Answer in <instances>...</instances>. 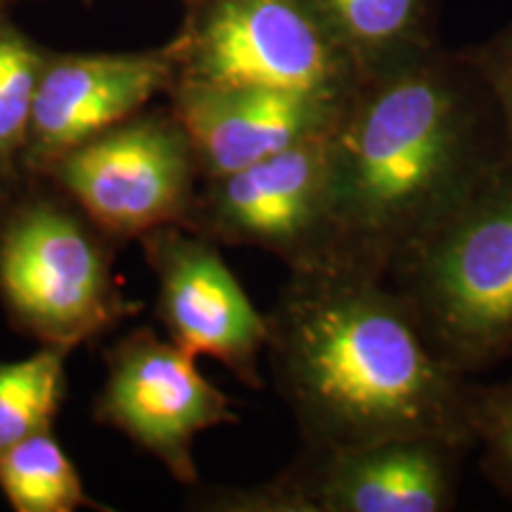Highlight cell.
I'll use <instances>...</instances> for the list:
<instances>
[{"label": "cell", "mask_w": 512, "mask_h": 512, "mask_svg": "<svg viewBox=\"0 0 512 512\" xmlns=\"http://www.w3.org/2000/svg\"><path fill=\"white\" fill-rule=\"evenodd\" d=\"M361 79L439 48V0H304Z\"/></svg>", "instance_id": "4fadbf2b"}, {"label": "cell", "mask_w": 512, "mask_h": 512, "mask_svg": "<svg viewBox=\"0 0 512 512\" xmlns=\"http://www.w3.org/2000/svg\"><path fill=\"white\" fill-rule=\"evenodd\" d=\"M328 136L204 178L185 226L223 245L268 249L292 271L323 264L330 240Z\"/></svg>", "instance_id": "ba28073f"}, {"label": "cell", "mask_w": 512, "mask_h": 512, "mask_svg": "<svg viewBox=\"0 0 512 512\" xmlns=\"http://www.w3.org/2000/svg\"><path fill=\"white\" fill-rule=\"evenodd\" d=\"M463 55L484 81L486 91L491 93L512 164V24L482 46L463 50Z\"/></svg>", "instance_id": "ac0fdd59"}, {"label": "cell", "mask_w": 512, "mask_h": 512, "mask_svg": "<svg viewBox=\"0 0 512 512\" xmlns=\"http://www.w3.org/2000/svg\"><path fill=\"white\" fill-rule=\"evenodd\" d=\"M174 43L145 53H48L38 79L24 166L46 171L57 157L143 112L176 83Z\"/></svg>", "instance_id": "8fae6325"}, {"label": "cell", "mask_w": 512, "mask_h": 512, "mask_svg": "<svg viewBox=\"0 0 512 512\" xmlns=\"http://www.w3.org/2000/svg\"><path fill=\"white\" fill-rule=\"evenodd\" d=\"M470 422L489 475L512 494V380L472 387Z\"/></svg>", "instance_id": "e0dca14e"}, {"label": "cell", "mask_w": 512, "mask_h": 512, "mask_svg": "<svg viewBox=\"0 0 512 512\" xmlns=\"http://www.w3.org/2000/svg\"><path fill=\"white\" fill-rule=\"evenodd\" d=\"M48 53L29 41L8 17L0 19V195L24 164L38 79Z\"/></svg>", "instance_id": "2e32d148"}, {"label": "cell", "mask_w": 512, "mask_h": 512, "mask_svg": "<svg viewBox=\"0 0 512 512\" xmlns=\"http://www.w3.org/2000/svg\"><path fill=\"white\" fill-rule=\"evenodd\" d=\"M67 349L43 347L22 361L0 363V453L53 430L64 396Z\"/></svg>", "instance_id": "9a60e30c"}, {"label": "cell", "mask_w": 512, "mask_h": 512, "mask_svg": "<svg viewBox=\"0 0 512 512\" xmlns=\"http://www.w3.org/2000/svg\"><path fill=\"white\" fill-rule=\"evenodd\" d=\"M0 491L17 512H76L100 508L83 489L53 430L38 432L0 453Z\"/></svg>", "instance_id": "5bb4252c"}, {"label": "cell", "mask_w": 512, "mask_h": 512, "mask_svg": "<svg viewBox=\"0 0 512 512\" xmlns=\"http://www.w3.org/2000/svg\"><path fill=\"white\" fill-rule=\"evenodd\" d=\"M387 283L458 373L512 354V164L427 233Z\"/></svg>", "instance_id": "3957f363"}, {"label": "cell", "mask_w": 512, "mask_h": 512, "mask_svg": "<svg viewBox=\"0 0 512 512\" xmlns=\"http://www.w3.org/2000/svg\"><path fill=\"white\" fill-rule=\"evenodd\" d=\"M266 349L311 448L406 437L475 446L472 384L387 280L335 264L294 268L268 316Z\"/></svg>", "instance_id": "7a4b0ae2"}, {"label": "cell", "mask_w": 512, "mask_h": 512, "mask_svg": "<svg viewBox=\"0 0 512 512\" xmlns=\"http://www.w3.org/2000/svg\"><path fill=\"white\" fill-rule=\"evenodd\" d=\"M95 418L152 453L181 484L197 482V434L238 422L233 401L200 373L195 356L152 330H136L107 356Z\"/></svg>", "instance_id": "9c48e42d"}, {"label": "cell", "mask_w": 512, "mask_h": 512, "mask_svg": "<svg viewBox=\"0 0 512 512\" xmlns=\"http://www.w3.org/2000/svg\"><path fill=\"white\" fill-rule=\"evenodd\" d=\"M43 174L117 238H143L171 223L185 226L202 178L174 114L143 112L72 147Z\"/></svg>", "instance_id": "8992f818"}, {"label": "cell", "mask_w": 512, "mask_h": 512, "mask_svg": "<svg viewBox=\"0 0 512 512\" xmlns=\"http://www.w3.org/2000/svg\"><path fill=\"white\" fill-rule=\"evenodd\" d=\"M204 0H185V5H188V8L192 10V8H197V5H202Z\"/></svg>", "instance_id": "d6986e66"}, {"label": "cell", "mask_w": 512, "mask_h": 512, "mask_svg": "<svg viewBox=\"0 0 512 512\" xmlns=\"http://www.w3.org/2000/svg\"><path fill=\"white\" fill-rule=\"evenodd\" d=\"M171 43L176 83L349 98L361 81L304 0H204Z\"/></svg>", "instance_id": "277c9868"}, {"label": "cell", "mask_w": 512, "mask_h": 512, "mask_svg": "<svg viewBox=\"0 0 512 512\" xmlns=\"http://www.w3.org/2000/svg\"><path fill=\"white\" fill-rule=\"evenodd\" d=\"M5 3H10V0H5Z\"/></svg>", "instance_id": "44dd1931"}, {"label": "cell", "mask_w": 512, "mask_h": 512, "mask_svg": "<svg viewBox=\"0 0 512 512\" xmlns=\"http://www.w3.org/2000/svg\"><path fill=\"white\" fill-rule=\"evenodd\" d=\"M169 93L171 114L188 133L202 181L325 136L349 100L290 88L202 83H174Z\"/></svg>", "instance_id": "7c38bea8"}, {"label": "cell", "mask_w": 512, "mask_h": 512, "mask_svg": "<svg viewBox=\"0 0 512 512\" xmlns=\"http://www.w3.org/2000/svg\"><path fill=\"white\" fill-rule=\"evenodd\" d=\"M3 10H5V0H0V19L5 17V12H3Z\"/></svg>", "instance_id": "ffe728a7"}, {"label": "cell", "mask_w": 512, "mask_h": 512, "mask_svg": "<svg viewBox=\"0 0 512 512\" xmlns=\"http://www.w3.org/2000/svg\"><path fill=\"white\" fill-rule=\"evenodd\" d=\"M328 155L323 264L382 280L510 162L484 81L463 53L441 48L358 81Z\"/></svg>", "instance_id": "6da1fadb"}, {"label": "cell", "mask_w": 512, "mask_h": 512, "mask_svg": "<svg viewBox=\"0 0 512 512\" xmlns=\"http://www.w3.org/2000/svg\"><path fill=\"white\" fill-rule=\"evenodd\" d=\"M465 448L406 437L351 448H311L302 463L252 491L223 496V510L444 512L458 501Z\"/></svg>", "instance_id": "52a82bcc"}, {"label": "cell", "mask_w": 512, "mask_h": 512, "mask_svg": "<svg viewBox=\"0 0 512 512\" xmlns=\"http://www.w3.org/2000/svg\"><path fill=\"white\" fill-rule=\"evenodd\" d=\"M159 280V318L169 339L192 356H209L259 389V356L268 347L261 316L219 252V242L183 223L143 235Z\"/></svg>", "instance_id": "30bf717a"}, {"label": "cell", "mask_w": 512, "mask_h": 512, "mask_svg": "<svg viewBox=\"0 0 512 512\" xmlns=\"http://www.w3.org/2000/svg\"><path fill=\"white\" fill-rule=\"evenodd\" d=\"M0 297L19 328L67 351L131 311L100 242L53 202L24 204L0 228Z\"/></svg>", "instance_id": "5b68a950"}]
</instances>
